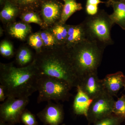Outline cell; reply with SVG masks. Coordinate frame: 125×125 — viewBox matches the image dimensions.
<instances>
[{
	"mask_svg": "<svg viewBox=\"0 0 125 125\" xmlns=\"http://www.w3.org/2000/svg\"><path fill=\"white\" fill-rule=\"evenodd\" d=\"M40 75L53 77L66 82L71 89L79 85L80 80L72 62L69 50L65 46L43 48L33 59Z\"/></svg>",
	"mask_w": 125,
	"mask_h": 125,
	"instance_id": "cell-1",
	"label": "cell"
},
{
	"mask_svg": "<svg viewBox=\"0 0 125 125\" xmlns=\"http://www.w3.org/2000/svg\"><path fill=\"white\" fill-rule=\"evenodd\" d=\"M40 75L33 60L20 67H16L13 62L0 63V84L4 88L7 98H29L37 91Z\"/></svg>",
	"mask_w": 125,
	"mask_h": 125,
	"instance_id": "cell-2",
	"label": "cell"
},
{
	"mask_svg": "<svg viewBox=\"0 0 125 125\" xmlns=\"http://www.w3.org/2000/svg\"><path fill=\"white\" fill-rule=\"evenodd\" d=\"M105 49L97 43L88 39L68 49L80 81L87 74L97 72Z\"/></svg>",
	"mask_w": 125,
	"mask_h": 125,
	"instance_id": "cell-3",
	"label": "cell"
},
{
	"mask_svg": "<svg viewBox=\"0 0 125 125\" xmlns=\"http://www.w3.org/2000/svg\"><path fill=\"white\" fill-rule=\"evenodd\" d=\"M82 23L87 39L96 42L105 48L114 43L111 31L114 24L104 10H99L96 14L88 15Z\"/></svg>",
	"mask_w": 125,
	"mask_h": 125,
	"instance_id": "cell-4",
	"label": "cell"
},
{
	"mask_svg": "<svg viewBox=\"0 0 125 125\" xmlns=\"http://www.w3.org/2000/svg\"><path fill=\"white\" fill-rule=\"evenodd\" d=\"M71 88L66 82L53 77L40 75L38 82V103L54 101H68Z\"/></svg>",
	"mask_w": 125,
	"mask_h": 125,
	"instance_id": "cell-5",
	"label": "cell"
},
{
	"mask_svg": "<svg viewBox=\"0 0 125 125\" xmlns=\"http://www.w3.org/2000/svg\"><path fill=\"white\" fill-rule=\"evenodd\" d=\"M29 102V98H7L0 105V121L10 125L21 123V116Z\"/></svg>",
	"mask_w": 125,
	"mask_h": 125,
	"instance_id": "cell-6",
	"label": "cell"
},
{
	"mask_svg": "<svg viewBox=\"0 0 125 125\" xmlns=\"http://www.w3.org/2000/svg\"><path fill=\"white\" fill-rule=\"evenodd\" d=\"M115 102L113 96L106 90L94 99L86 117L89 124H94L112 114Z\"/></svg>",
	"mask_w": 125,
	"mask_h": 125,
	"instance_id": "cell-7",
	"label": "cell"
},
{
	"mask_svg": "<svg viewBox=\"0 0 125 125\" xmlns=\"http://www.w3.org/2000/svg\"><path fill=\"white\" fill-rule=\"evenodd\" d=\"M63 7L58 0H43L39 12L46 28L60 22Z\"/></svg>",
	"mask_w": 125,
	"mask_h": 125,
	"instance_id": "cell-8",
	"label": "cell"
},
{
	"mask_svg": "<svg viewBox=\"0 0 125 125\" xmlns=\"http://www.w3.org/2000/svg\"><path fill=\"white\" fill-rule=\"evenodd\" d=\"M37 115L44 125H60L64 120V112L62 105L51 101Z\"/></svg>",
	"mask_w": 125,
	"mask_h": 125,
	"instance_id": "cell-9",
	"label": "cell"
},
{
	"mask_svg": "<svg viewBox=\"0 0 125 125\" xmlns=\"http://www.w3.org/2000/svg\"><path fill=\"white\" fill-rule=\"evenodd\" d=\"M90 98L94 99L105 91L102 80L98 76L97 72L87 74L80 80L78 85Z\"/></svg>",
	"mask_w": 125,
	"mask_h": 125,
	"instance_id": "cell-10",
	"label": "cell"
},
{
	"mask_svg": "<svg viewBox=\"0 0 125 125\" xmlns=\"http://www.w3.org/2000/svg\"><path fill=\"white\" fill-rule=\"evenodd\" d=\"M102 81L107 92L112 96H116L120 90L125 86V76L122 72L118 71L107 75Z\"/></svg>",
	"mask_w": 125,
	"mask_h": 125,
	"instance_id": "cell-11",
	"label": "cell"
},
{
	"mask_svg": "<svg viewBox=\"0 0 125 125\" xmlns=\"http://www.w3.org/2000/svg\"><path fill=\"white\" fill-rule=\"evenodd\" d=\"M76 93L73 103V109L74 113L76 115H83L87 117L90 106L93 99L85 93L80 87H76Z\"/></svg>",
	"mask_w": 125,
	"mask_h": 125,
	"instance_id": "cell-12",
	"label": "cell"
},
{
	"mask_svg": "<svg viewBox=\"0 0 125 125\" xmlns=\"http://www.w3.org/2000/svg\"><path fill=\"white\" fill-rule=\"evenodd\" d=\"M87 39V34L83 23L75 25L69 24L67 40L65 45L66 48L70 49Z\"/></svg>",
	"mask_w": 125,
	"mask_h": 125,
	"instance_id": "cell-13",
	"label": "cell"
},
{
	"mask_svg": "<svg viewBox=\"0 0 125 125\" xmlns=\"http://www.w3.org/2000/svg\"><path fill=\"white\" fill-rule=\"evenodd\" d=\"M113 9V13L109 15L113 22L125 30V1L116 0L110 5Z\"/></svg>",
	"mask_w": 125,
	"mask_h": 125,
	"instance_id": "cell-14",
	"label": "cell"
},
{
	"mask_svg": "<svg viewBox=\"0 0 125 125\" xmlns=\"http://www.w3.org/2000/svg\"><path fill=\"white\" fill-rule=\"evenodd\" d=\"M8 33L11 37L21 40H24L31 33L32 28L29 24L18 22L9 24Z\"/></svg>",
	"mask_w": 125,
	"mask_h": 125,
	"instance_id": "cell-15",
	"label": "cell"
},
{
	"mask_svg": "<svg viewBox=\"0 0 125 125\" xmlns=\"http://www.w3.org/2000/svg\"><path fill=\"white\" fill-rule=\"evenodd\" d=\"M21 13L19 7L11 0H7L0 12V18L3 22L10 24Z\"/></svg>",
	"mask_w": 125,
	"mask_h": 125,
	"instance_id": "cell-16",
	"label": "cell"
},
{
	"mask_svg": "<svg viewBox=\"0 0 125 125\" xmlns=\"http://www.w3.org/2000/svg\"><path fill=\"white\" fill-rule=\"evenodd\" d=\"M64 1L61 18L60 22L66 23V21L73 14L83 9L82 5L76 0H62Z\"/></svg>",
	"mask_w": 125,
	"mask_h": 125,
	"instance_id": "cell-17",
	"label": "cell"
},
{
	"mask_svg": "<svg viewBox=\"0 0 125 125\" xmlns=\"http://www.w3.org/2000/svg\"><path fill=\"white\" fill-rule=\"evenodd\" d=\"M69 24L59 22L48 28L54 35L58 45L65 46L67 40Z\"/></svg>",
	"mask_w": 125,
	"mask_h": 125,
	"instance_id": "cell-18",
	"label": "cell"
},
{
	"mask_svg": "<svg viewBox=\"0 0 125 125\" xmlns=\"http://www.w3.org/2000/svg\"><path fill=\"white\" fill-rule=\"evenodd\" d=\"M38 10H30L23 11L20 14V18L23 22L27 23L36 24L42 29L46 28Z\"/></svg>",
	"mask_w": 125,
	"mask_h": 125,
	"instance_id": "cell-19",
	"label": "cell"
},
{
	"mask_svg": "<svg viewBox=\"0 0 125 125\" xmlns=\"http://www.w3.org/2000/svg\"><path fill=\"white\" fill-rule=\"evenodd\" d=\"M34 56L30 49L28 47H23L18 50L16 56V61L21 67L26 66L32 62Z\"/></svg>",
	"mask_w": 125,
	"mask_h": 125,
	"instance_id": "cell-20",
	"label": "cell"
},
{
	"mask_svg": "<svg viewBox=\"0 0 125 125\" xmlns=\"http://www.w3.org/2000/svg\"><path fill=\"white\" fill-rule=\"evenodd\" d=\"M20 10L21 12L27 10H38L43 0H11Z\"/></svg>",
	"mask_w": 125,
	"mask_h": 125,
	"instance_id": "cell-21",
	"label": "cell"
},
{
	"mask_svg": "<svg viewBox=\"0 0 125 125\" xmlns=\"http://www.w3.org/2000/svg\"><path fill=\"white\" fill-rule=\"evenodd\" d=\"M39 32L43 42V48L49 49L60 46L48 28L42 29V30Z\"/></svg>",
	"mask_w": 125,
	"mask_h": 125,
	"instance_id": "cell-22",
	"label": "cell"
},
{
	"mask_svg": "<svg viewBox=\"0 0 125 125\" xmlns=\"http://www.w3.org/2000/svg\"><path fill=\"white\" fill-rule=\"evenodd\" d=\"M28 43L30 46L35 49L36 53L42 51L43 48V42L39 31L30 35Z\"/></svg>",
	"mask_w": 125,
	"mask_h": 125,
	"instance_id": "cell-23",
	"label": "cell"
},
{
	"mask_svg": "<svg viewBox=\"0 0 125 125\" xmlns=\"http://www.w3.org/2000/svg\"><path fill=\"white\" fill-rule=\"evenodd\" d=\"M113 114L124 119L125 121V95L123 94L115 101Z\"/></svg>",
	"mask_w": 125,
	"mask_h": 125,
	"instance_id": "cell-24",
	"label": "cell"
},
{
	"mask_svg": "<svg viewBox=\"0 0 125 125\" xmlns=\"http://www.w3.org/2000/svg\"><path fill=\"white\" fill-rule=\"evenodd\" d=\"M125 121L123 118L112 114L96 122L93 125H121Z\"/></svg>",
	"mask_w": 125,
	"mask_h": 125,
	"instance_id": "cell-25",
	"label": "cell"
},
{
	"mask_svg": "<svg viewBox=\"0 0 125 125\" xmlns=\"http://www.w3.org/2000/svg\"><path fill=\"white\" fill-rule=\"evenodd\" d=\"M20 122L24 125H38L35 115L26 109L21 115Z\"/></svg>",
	"mask_w": 125,
	"mask_h": 125,
	"instance_id": "cell-26",
	"label": "cell"
},
{
	"mask_svg": "<svg viewBox=\"0 0 125 125\" xmlns=\"http://www.w3.org/2000/svg\"><path fill=\"white\" fill-rule=\"evenodd\" d=\"M0 53L5 57H10L14 55L13 47L9 41L4 40L2 41L0 45Z\"/></svg>",
	"mask_w": 125,
	"mask_h": 125,
	"instance_id": "cell-27",
	"label": "cell"
},
{
	"mask_svg": "<svg viewBox=\"0 0 125 125\" xmlns=\"http://www.w3.org/2000/svg\"><path fill=\"white\" fill-rule=\"evenodd\" d=\"M106 2L102 1L101 0H87L86 2V6L95 8L98 9V5L101 3H105Z\"/></svg>",
	"mask_w": 125,
	"mask_h": 125,
	"instance_id": "cell-28",
	"label": "cell"
},
{
	"mask_svg": "<svg viewBox=\"0 0 125 125\" xmlns=\"http://www.w3.org/2000/svg\"><path fill=\"white\" fill-rule=\"evenodd\" d=\"M7 98L4 88L0 84V102H4Z\"/></svg>",
	"mask_w": 125,
	"mask_h": 125,
	"instance_id": "cell-29",
	"label": "cell"
},
{
	"mask_svg": "<svg viewBox=\"0 0 125 125\" xmlns=\"http://www.w3.org/2000/svg\"><path fill=\"white\" fill-rule=\"evenodd\" d=\"M116 0H108L106 2V4L107 7H109L110 6V5L111 4V3L114 1Z\"/></svg>",
	"mask_w": 125,
	"mask_h": 125,
	"instance_id": "cell-30",
	"label": "cell"
},
{
	"mask_svg": "<svg viewBox=\"0 0 125 125\" xmlns=\"http://www.w3.org/2000/svg\"><path fill=\"white\" fill-rule=\"evenodd\" d=\"M7 0H0V5L1 6L4 5V4L5 2L6 1H7Z\"/></svg>",
	"mask_w": 125,
	"mask_h": 125,
	"instance_id": "cell-31",
	"label": "cell"
},
{
	"mask_svg": "<svg viewBox=\"0 0 125 125\" xmlns=\"http://www.w3.org/2000/svg\"><path fill=\"white\" fill-rule=\"evenodd\" d=\"M0 125H10L8 123L3 122L0 121Z\"/></svg>",
	"mask_w": 125,
	"mask_h": 125,
	"instance_id": "cell-32",
	"label": "cell"
},
{
	"mask_svg": "<svg viewBox=\"0 0 125 125\" xmlns=\"http://www.w3.org/2000/svg\"><path fill=\"white\" fill-rule=\"evenodd\" d=\"M66 125L65 124H62V125Z\"/></svg>",
	"mask_w": 125,
	"mask_h": 125,
	"instance_id": "cell-33",
	"label": "cell"
},
{
	"mask_svg": "<svg viewBox=\"0 0 125 125\" xmlns=\"http://www.w3.org/2000/svg\"><path fill=\"white\" fill-rule=\"evenodd\" d=\"M124 89H125V86H124Z\"/></svg>",
	"mask_w": 125,
	"mask_h": 125,
	"instance_id": "cell-34",
	"label": "cell"
},
{
	"mask_svg": "<svg viewBox=\"0 0 125 125\" xmlns=\"http://www.w3.org/2000/svg\"></svg>",
	"mask_w": 125,
	"mask_h": 125,
	"instance_id": "cell-35",
	"label": "cell"
}]
</instances>
